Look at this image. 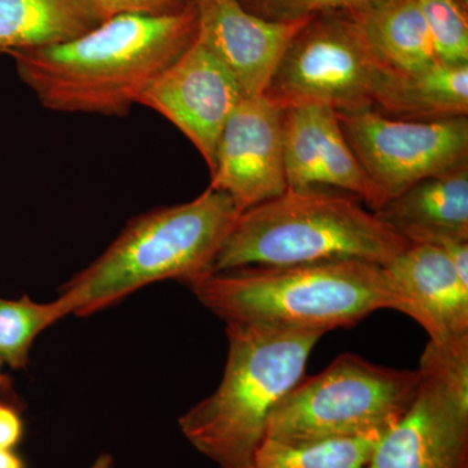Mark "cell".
<instances>
[{
  "label": "cell",
  "mask_w": 468,
  "mask_h": 468,
  "mask_svg": "<svg viewBox=\"0 0 468 468\" xmlns=\"http://www.w3.org/2000/svg\"><path fill=\"white\" fill-rule=\"evenodd\" d=\"M112 16L122 14L160 15L176 14L193 5L194 0H98Z\"/></svg>",
  "instance_id": "obj_23"
},
{
  "label": "cell",
  "mask_w": 468,
  "mask_h": 468,
  "mask_svg": "<svg viewBox=\"0 0 468 468\" xmlns=\"http://www.w3.org/2000/svg\"><path fill=\"white\" fill-rule=\"evenodd\" d=\"M362 468H371V467H369V466H366V467H362Z\"/></svg>",
  "instance_id": "obj_28"
},
{
  "label": "cell",
  "mask_w": 468,
  "mask_h": 468,
  "mask_svg": "<svg viewBox=\"0 0 468 468\" xmlns=\"http://www.w3.org/2000/svg\"><path fill=\"white\" fill-rule=\"evenodd\" d=\"M203 306L229 323L328 334L378 310L405 314L387 268L359 261L211 272L187 285Z\"/></svg>",
  "instance_id": "obj_2"
},
{
  "label": "cell",
  "mask_w": 468,
  "mask_h": 468,
  "mask_svg": "<svg viewBox=\"0 0 468 468\" xmlns=\"http://www.w3.org/2000/svg\"><path fill=\"white\" fill-rule=\"evenodd\" d=\"M111 460L109 457H101L90 468H110Z\"/></svg>",
  "instance_id": "obj_26"
},
{
  "label": "cell",
  "mask_w": 468,
  "mask_h": 468,
  "mask_svg": "<svg viewBox=\"0 0 468 468\" xmlns=\"http://www.w3.org/2000/svg\"><path fill=\"white\" fill-rule=\"evenodd\" d=\"M375 215L409 243L468 239V165L419 181Z\"/></svg>",
  "instance_id": "obj_15"
},
{
  "label": "cell",
  "mask_w": 468,
  "mask_h": 468,
  "mask_svg": "<svg viewBox=\"0 0 468 468\" xmlns=\"http://www.w3.org/2000/svg\"><path fill=\"white\" fill-rule=\"evenodd\" d=\"M228 358L217 390L178 420L187 441L220 468H243L266 439L271 414L302 378L323 334L227 324Z\"/></svg>",
  "instance_id": "obj_4"
},
{
  "label": "cell",
  "mask_w": 468,
  "mask_h": 468,
  "mask_svg": "<svg viewBox=\"0 0 468 468\" xmlns=\"http://www.w3.org/2000/svg\"><path fill=\"white\" fill-rule=\"evenodd\" d=\"M239 215L230 197L209 186L193 201L140 215L58 297L73 315L89 316L155 282L192 284L212 272Z\"/></svg>",
  "instance_id": "obj_3"
},
{
  "label": "cell",
  "mask_w": 468,
  "mask_h": 468,
  "mask_svg": "<svg viewBox=\"0 0 468 468\" xmlns=\"http://www.w3.org/2000/svg\"><path fill=\"white\" fill-rule=\"evenodd\" d=\"M385 268L405 298L406 315L426 329L430 343L468 340V280L442 249L409 243Z\"/></svg>",
  "instance_id": "obj_14"
},
{
  "label": "cell",
  "mask_w": 468,
  "mask_h": 468,
  "mask_svg": "<svg viewBox=\"0 0 468 468\" xmlns=\"http://www.w3.org/2000/svg\"><path fill=\"white\" fill-rule=\"evenodd\" d=\"M3 367H5V366H3V363L0 362V389H3V388H5V377H3L2 372Z\"/></svg>",
  "instance_id": "obj_27"
},
{
  "label": "cell",
  "mask_w": 468,
  "mask_h": 468,
  "mask_svg": "<svg viewBox=\"0 0 468 468\" xmlns=\"http://www.w3.org/2000/svg\"><path fill=\"white\" fill-rule=\"evenodd\" d=\"M349 12L390 69L410 73L440 61L418 0H375Z\"/></svg>",
  "instance_id": "obj_18"
},
{
  "label": "cell",
  "mask_w": 468,
  "mask_h": 468,
  "mask_svg": "<svg viewBox=\"0 0 468 468\" xmlns=\"http://www.w3.org/2000/svg\"><path fill=\"white\" fill-rule=\"evenodd\" d=\"M196 5L176 14H122L70 41L15 52L21 80L58 112L122 116L196 42Z\"/></svg>",
  "instance_id": "obj_1"
},
{
  "label": "cell",
  "mask_w": 468,
  "mask_h": 468,
  "mask_svg": "<svg viewBox=\"0 0 468 468\" xmlns=\"http://www.w3.org/2000/svg\"><path fill=\"white\" fill-rule=\"evenodd\" d=\"M243 92L233 76L198 41L141 95L138 104L165 117L214 167L218 138Z\"/></svg>",
  "instance_id": "obj_11"
},
{
  "label": "cell",
  "mask_w": 468,
  "mask_h": 468,
  "mask_svg": "<svg viewBox=\"0 0 468 468\" xmlns=\"http://www.w3.org/2000/svg\"><path fill=\"white\" fill-rule=\"evenodd\" d=\"M374 110L410 122L468 116V64L437 61L415 72L393 70Z\"/></svg>",
  "instance_id": "obj_17"
},
{
  "label": "cell",
  "mask_w": 468,
  "mask_h": 468,
  "mask_svg": "<svg viewBox=\"0 0 468 468\" xmlns=\"http://www.w3.org/2000/svg\"><path fill=\"white\" fill-rule=\"evenodd\" d=\"M261 18L280 23L303 20L329 11H350L371 5L375 0H239Z\"/></svg>",
  "instance_id": "obj_22"
},
{
  "label": "cell",
  "mask_w": 468,
  "mask_h": 468,
  "mask_svg": "<svg viewBox=\"0 0 468 468\" xmlns=\"http://www.w3.org/2000/svg\"><path fill=\"white\" fill-rule=\"evenodd\" d=\"M24 424L14 406L0 402V449H14L23 437Z\"/></svg>",
  "instance_id": "obj_24"
},
{
  "label": "cell",
  "mask_w": 468,
  "mask_h": 468,
  "mask_svg": "<svg viewBox=\"0 0 468 468\" xmlns=\"http://www.w3.org/2000/svg\"><path fill=\"white\" fill-rule=\"evenodd\" d=\"M68 315H72L69 306L60 297L48 303L27 295L18 300L0 297V362L14 369L26 368L34 341Z\"/></svg>",
  "instance_id": "obj_20"
},
{
  "label": "cell",
  "mask_w": 468,
  "mask_h": 468,
  "mask_svg": "<svg viewBox=\"0 0 468 468\" xmlns=\"http://www.w3.org/2000/svg\"><path fill=\"white\" fill-rule=\"evenodd\" d=\"M420 375L345 353L276 406L266 439L285 443L381 437L414 401Z\"/></svg>",
  "instance_id": "obj_6"
},
{
  "label": "cell",
  "mask_w": 468,
  "mask_h": 468,
  "mask_svg": "<svg viewBox=\"0 0 468 468\" xmlns=\"http://www.w3.org/2000/svg\"><path fill=\"white\" fill-rule=\"evenodd\" d=\"M393 72L378 57L349 11L314 15L295 33L277 64L266 95L282 109L374 110Z\"/></svg>",
  "instance_id": "obj_7"
},
{
  "label": "cell",
  "mask_w": 468,
  "mask_h": 468,
  "mask_svg": "<svg viewBox=\"0 0 468 468\" xmlns=\"http://www.w3.org/2000/svg\"><path fill=\"white\" fill-rule=\"evenodd\" d=\"M380 437L285 443L264 439L243 468H362Z\"/></svg>",
  "instance_id": "obj_19"
},
{
  "label": "cell",
  "mask_w": 468,
  "mask_h": 468,
  "mask_svg": "<svg viewBox=\"0 0 468 468\" xmlns=\"http://www.w3.org/2000/svg\"><path fill=\"white\" fill-rule=\"evenodd\" d=\"M198 16L197 41L227 68L243 97L266 91L280 58L303 20H266L239 0H194Z\"/></svg>",
  "instance_id": "obj_13"
},
{
  "label": "cell",
  "mask_w": 468,
  "mask_h": 468,
  "mask_svg": "<svg viewBox=\"0 0 468 468\" xmlns=\"http://www.w3.org/2000/svg\"><path fill=\"white\" fill-rule=\"evenodd\" d=\"M442 63L468 64V7L460 0H418Z\"/></svg>",
  "instance_id": "obj_21"
},
{
  "label": "cell",
  "mask_w": 468,
  "mask_h": 468,
  "mask_svg": "<svg viewBox=\"0 0 468 468\" xmlns=\"http://www.w3.org/2000/svg\"><path fill=\"white\" fill-rule=\"evenodd\" d=\"M0 468H26V466L12 449H0Z\"/></svg>",
  "instance_id": "obj_25"
},
{
  "label": "cell",
  "mask_w": 468,
  "mask_h": 468,
  "mask_svg": "<svg viewBox=\"0 0 468 468\" xmlns=\"http://www.w3.org/2000/svg\"><path fill=\"white\" fill-rule=\"evenodd\" d=\"M414 401L378 440L371 468H468V340L427 345Z\"/></svg>",
  "instance_id": "obj_8"
},
{
  "label": "cell",
  "mask_w": 468,
  "mask_h": 468,
  "mask_svg": "<svg viewBox=\"0 0 468 468\" xmlns=\"http://www.w3.org/2000/svg\"><path fill=\"white\" fill-rule=\"evenodd\" d=\"M284 116L266 95L243 97L221 132L209 187L226 193L241 212L288 190Z\"/></svg>",
  "instance_id": "obj_10"
},
{
  "label": "cell",
  "mask_w": 468,
  "mask_h": 468,
  "mask_svg": "<svg viewBox=\"0 0 468 468\" xmlns=\"http://www.w3.org/2000/svg\"><path fill=\"white\" fill-rule=\"evenodd\" d=\"M409 242L356 199L316 187L286 190L241 212L212 272L359 261L388 266Z\"/></svg>",
  "instance_id": "obj_5"
},
{
  "label": "cell",
  "mask_w": 468,
  "mask_h": 468,
  "mask_svg": "<svg viewBox=\"0 0 468 468\" xmlns=\"http://www.w3.org/2000/svg\"><path fill=\"white\" fill-rule=\"evenodd\" d=\"M337 119L383 206L424 178L468 165V116L410 122L366 110Z\"/></svg>",
  "instance_id": "obj_9"
},
{
  "label": "cell",
  "mask_w": 468,
  "mask_h": 468,
  "mask_svg": "<svg viewBox=\"0 0 468 468\" xmlns=\"http://www.w3.org/2000/svg\"><path fill=\"white\" fill-rule=\"evenodd\" d=\"M110 17L98 0H0V52L68 42Z\"/></svg>",
  "instance_id": "obj_16"
},
{
  "label": "cell",
  "mask_w": 468,
  "mask_h": 468,
  "mask_svg": "<svg viewBox=\"0 0 468 468\" xmlns=\"http://www.w3.org/2000/svg\"><path fill=\"white\" fill-rule=\"evenodd\" d=\"M284 165L288 190L331 186L353 194L369 211L377 212L383 206L331 107L309 104L285 109Z\"/></svg>",
  "instance_id": "obj_12"
}]
</instances>
